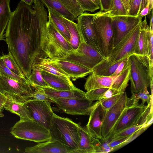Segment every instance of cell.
Segmentation results:
<instances>
[{"mask_svg": "<svg viewBox=\"0 0 153 153\" xmlns=\"http://www.w3.org/2000/svg\"><path fill=\"white\" fill-rule=\"evenodd\" d=\"M117 76H101L91 73L86 79L85 89L88 91L95 89L110 88Z\"/></svg>", "mask_w": 153, "mask_h": 153, "instance_id": "obj_22", "label": "cell"}, {"mask_svg": "<svg viewBox=\"0 0 153 153\" xmlns=\"http://www.w3.org/2000/svg\"><path fill=\"white\" fill-rule=\"evenodd\" d=\"M149 2V10L151 12V11L153 10V0H147V1ZM147 3V2H146Z\"/></svg>", "mask_w": 153, "mask_h": 153, "instance_id": "obj_56", "label": "cell"}, {"mask_svg": "<svg viewBox=\"0 0 153 153\" xmlns=\"http://www.w3.org/2000/svg\"><path fill=\"white\" fill-rule=\"evenodd\" d=\"M31 87L30 84L19 82L0 74V92L14 101L24 104L32 99L34 90Z\"/></svg>", "mask_w": 153, "mask_h": 153, "instance_id": "obj_9", "label": "cell"}, {"mask_svg": "<svg viewBox=\"0 0 153 153\" xmlns=\"http://www.w3.org/2000/svg\"><path fill=\"white\" fill-rule=\"evenodd\" d=\"M140 26L139 35L136 44L134 53L148 56L150 31L149 26L147 25L146 17L143 21H142L140 23Z\"/></svg>", "mask_w": 153, "mask_h": 153, "instance_id": "obj_20", "label": "cell"}, {"mask_svg": "<svg viewBox=\"0 0 153 153\" xmlns=\"http://www.w3.org/2000/svg\"><path fill=\"white\" fill-rule=\"evenodd\" d=\"M111 17L113 33V47L129 31L140 24L142 21V18L138 16H134L129 15Z\"/></svg>", "mask_w": 153, "mask_h": 153, "instance_id": "obj_13", "label": "cell"}, {"mask_svg": "<svg viewBox=\"0 0 153 153\" xmlns=\"http://www.w3.org/2000/svg\"><path fill=\"white\" fill-rule=\"evenodd\" d=\"M1 57L5 65L13 72L22 77L26 78L10 52L7 55L3 54Z\"/></svg>", "mask_w": 153, "mask_h": 153, "instance_id": "obj_34", "label": "cell"}, {"mask_svg": "<svg viewBox=\"0 0 153 153\" xmlns=\"http://www.w3.org/2000/svg\"><path fill=\"white\" fill-rule=\"evenodd\" d=\"M109 88H104L91 90L85 93L86 96L92 101L100 100L104 93Z\"/></svg>", "mask_w": 153, "mask_h": 153, "instance_id": "obj_39", "label": "cell"}, {"mask_svg": "<svg viewBox=\"0 0 153 153\" xmlns=\"http://www.w3.org/2000/svg\"><path fill=\"white\" fill-rule=\"evenodd\" d=\"M26 153H74L73 152L56 140H50L39 143L32 147H27Z\"/></svg>", "mask_w": 153, "mask_h": 153, "instance_id": "obj_18", "label": "cell"}, {"mask_svg": "<svg viewBox=\"0 0 153 153\" xmlns=\"http://www.w3.org/2000/svg\"><path fill=\"white\" fill-rule=\"evenodd\" d=\"M130 64L129 80L132 94L149 92L147 88L153 80V66L147 55L134 53L128 57Z\"/></svg>", "mask_w": 153, "mask_h": 153, "instance_id": "obj_2", "label": "cell"}, {"mask_svg": "<svg viewBox=\"0 0 153 153\" xmlns=\"http://www.w3.org/2000/svg\"><path fill=\"white\" fill-rule=\"evenodd\" d=\"M136 99L139 100H142L141 105H143L145 102L147 103V105L150 104L153 102V95H150L149 92H140L137 94L132 95Z\"/></svg>", "mask_w": 153, "mask_h": 153, "instance_id": "obj_43", "label": "cell"}, {"mask_svg": "<svg viewBox=\"0 0 153 153\" xmlns=\"http://www.w3.org/2000/svg\"><path fill=\"white\" fill-rule=\"evenodd\" d=\"M47 59L50 62L64 71L73 81L83 78L92 73L91 69L71 62L53 59L49 58Z\"/></svg>", "mask_w": 153, "mask_h": 153, "instance_id": "obj_17", "label": "cell"}, {"mask_svg": "<svg viewBox=\"0 0 153 153\" xmlns=\"http://www.w3.org/2000/svg\"><path fill=\"white\" fill-rule=\"evenodd\" d=\"M151 12H150L149 10V3L147 1L145 7L140 11L138 16L142 18L148 14H149Z\"/></svg>", "mask_w": 153, "mask_h": 153, "instance_id": "obj_52", "label": "cell"}, {"mask_svg": "<svg viewBox=\"0 0 153 153\" xmlns=\"http://www.w3.org/2000/svg\"><path fill=\"white\" fill-rule=\"evenodd\" d=\"M85 11L94 12L100 8V7L91 0H77Z\"/></svg>", "mask_w": 153, "mask_h": 153, "instance_id": "obj_42", "label": "cell"}, {"mask_svg": "<svg viewBox=\"0 0 153 153\" xmlns=\"http://www.w3.org/2000/svg\"><path fill=\"white\" fill-rule=\"evenodd\" d=\"M144 126H146V125L132 126L116 133L110 139H108L110 141L114 139L129 136Z\"/></svg>", "mask_w": 153, "mask_h": 153, "instance_id": "obj_37", "label": "cell"}, {"mask_svg": "<svg viewBox=\"0 0 153 153\" xmlns=\"http://www.w3.org/2000/svg\"><path fill=\"white\" fill-rule=\"evenodd\" d=\"M151 13L149 14H150V30H153V10H152L151 11Z\"/></svg>", "mask_w": 153, "mask_h": 153, "instance_id": "obj_54", "label": "cell"}, {"mask_svg": "<svg viewBox=\"0 0 153 153\" xmlns=\"http://www.w3.org/2000/svg\"><path fill=\"white\" fill-rule=\"evenodd\" d=\"M40 72L42 78L51 88L58 91L69 90L76 88L71 80L43 71Z\"/></svg>", "mask_w": 153, "mask_h": 153, "instance_id": "obj_21", "label": "cell"}, {"mask_svg": "<svg viewBox=\"0 0 153 153\" xmlns=\"http://www.w3.org/2000/svg\"><path fill=\"white\" fill-rule=\"evenodd\" d=\"M123 60L113 63L105 58L92 68V73L97 75L111 76Z\"/></svg>", "mask_w": 153, "mask_h": 153, "instance_id": "obj_25", "label": "cell"}, {"mask_svg": "<svg viewBox=\"0 0 153 153\" xmlns=\"http://www.w3.org/2000/svg\"><path fill=\"white\" fill-rule=\"evenodd\" d=\"M28 80L30 85L33 88L35 86L42 88H50L42 78L40 70L35 66H33L31 73Z\"/></svg>", "mask_w": 153, "mask_h": 153, "instance_id": "obj_33", "label": "cell"}, {"mask_svg": "<svg viewBox=\"0 0 153 153\" xmlns=\"http://www.w3.org/2000/svg\"><path fill=\"white\" fill-rule=\"evenodd\" d=\"M78 130L79 141L77 153H96L100 143L99 139L92 137L86 128L80 125Z\"/></svg>", "mask_w": 153, "mask_h": 153, "instance_id": "obj_19", "label": "cell"}, {"mask_svg": "<svg viewBox=\"0 0 153 153\" xmlns=\"http://www.w3.org/2000/svg\"><path fill=\"white\" fill-rule=\"evenodd\" d=\"M147 1V0H142L141 3V6H140V12L145 7Z\"/></svg>", "mask_w": 153, "mask_h": 153, "instance_id": "obj_57", "label": "cell"}, {"mask_svg": "<svg viewBox=\"0 0 153 153\" xmlns=\"http://www.w3.org/2000/svg\"><path fill=\"white\" fill-rule=\"evenodd\" d=\"M105 111L98 100L94 103L89 115L86 129L89 134L95 138L103 139L102 135V126Z\"/></svg>", "mask_w": 153, "mask_h": 153, "instance_id": "obj_15", "label": "cell"}, {"mask_svg": "<svg viewBox=\"0 0 153 153\" xmlns=\"http://www.w3.org/2000/svg\"><path fill=\"white\" fill-rule=\"evenodd\" d=\"M107 15L112 17L128 15V13L121 0H111Z\"/></svg>", "mask_w": 153, "mask_h": 153, "instance_id": "obj_32", "label": "cell"}, {"mask_svg": "<svg viewBox=\"0 0 153 153\" xmlns=\"http://www.w3.org/2000/svg\"><path fill=\"white\" fill-rule=\"evenodd\" d=\"M130 69V64L128 59L122 71L117 75L110 88L116 90L120 93L125 92L129 80Z\"/></svg>", "mask_w": 153, "mask_h": 153, "instance_id": "obj_24", "label": "cell"}, {"mask_svg": "<svg viewBox=\"0 0 153 153\" xmlns=\"http://www.w3.org/2000/svg\"><path fill=\"white\" fill-rule=\"evenodd\" d=\"M128 58H125L122 60L111 76H116L118 75L120 73L126 64Z\"/></svg>", "mask_w": 153, "mask_h": 153, "instance_id": "obj_48", "label": "cell"}, {"mask_svg": "<svg viewBox=\"0 0 153 153\" xmlns=\"http://www.w3.org/2000/svg\"><path fill=\"white\" fill-rule=\"evenodd\" d=\"M51 102L32 99L24 105L33 120L49 130L54 113Z\"/></svg>", "mask_w": 153, "mask_h": 153, "instance_id": "obj_11", "label": "cell"}, {"mask_svg": "<svg viewBox=\"0 0 153 153\" xmlns=\"http://www.w3.org/2000/svg\"><path fill=\"white\" fill-rule=\"evenodd\" d=\"M93 16L86 12L82 13L77 18V27L86 43L101 53L92 22Z\"/></svg>", "mask_w": 153, "mask_h": 153, "instance_id": "obj_16", "label": "cell"}, {"mask_svg": "<svg viewBox=\"0 0 153 153\" xmlns=\"http://www.w3.org/2000/svg\"><path fill=\"white\" fill-rule=\"evenodd\" d=\"M139 100L132 95L128 98L124 92L116 103L106 111L102 126V135L106 138L111 131L118 120L129 107L138 103Z\"/></svg>", "mask_w": 153, "mask_h": 153, "instance_id": "obj_8", "label": "cell"}, {"mask_svg": "<svg viewBox=\"0 0 153 153\" xmlns=\"http://www.w3.org/2000/svg\"><path fill=\"white\" fill-rule=\"evenodd\" d=\"M79 32L80 41L78 48L65 58L61 60L71 62L92 70L105 58L100 52L87 43L81 33L79 31Z\"/></svg>", "mask_w": 153, "mask_h": 153, "instance_id": "obj_7", "label": "cell"}, {"mask_svg": "<svg viewBox=\"0 0 153 153\" xmlns=\"http://www.w3.org/2000/svg\"><path fill=\"white\" fill-rule=\"evenodd\" d=\"M120 93H119L116 90L111 88H109L104 93L101 99L108 98Z\"/></svg>", "mask_w": 153, "mask_h": 153, "instance_id": "obj_50", "label": "cell"}, {"mask_svg": "<svg viewBox=\"0 0 153 153\" xmlns=\"http://www.w3.org/2000/svg\"><path fill=\"white\" fill-rule=\"evenodd\" d=\"M131 135L112 140L109 141V145L111 148H113V151L115 150L118 146L125 142Z\"/></svg>", "mask_w": 153, "mask_h": 153, "instance_id": "obj_46", "label": "cell"}, {"mask_svg": "<svg viewBox=\"0 0 153 153\" xmlns=\"http://www.w3.org/2000/svg\"><path fill=\"white\" fill-rule=\"evenodd\" d=\"M50 99L64 113L72 115H89L94 103L87 97Z\"/></svg>", "mask_w": 153, "mask_h": 153, "instance_id": "obj_12", "label": "cell"}, {"mask_svg": "<svg viewBox=\"0 0 153 153\" xmlns=\"http://www.w3.org/2000/svg\"><path fill=\"white\" fill-rule=\"evenodd\" d=\"M47 9L48 13V17L51 19L61 34L69 42L70 35L65 24L61 18V15L50 8Z\"/></svg>", "mask_w": 153, "mask_h": 153, "instance_id": "obj_30", "label": "cell"}, {"mask_svg": "<svg viewBox=\"0 0 153 153\" xmlns=\"http://www.w3.org/2000/svg\"><path fill=\"white\" fill-rule=\"evenodd\" d=\"M0 74L19 82L30 84L29 80L26 78L22 77L15 74L7 67L4 63L0 56Z\"/></svg>", "mask_w": 153, "mask_h": 153, "instance_id": "obj_35", "label": "cell"}, {"mask_svg": "<svg viewBox=\"0 0 153 153\" xmlns=\"http://www.w3.org/2000/svg\"><path fill=\"white\" fill-rule=\"evenodd\" d=\"M59 0L68 10L76 17L85 11L77 0Z\"/></svg>", "mask_w": 153, "mask_h": 153, "instance_id": "obj_36", "label": "cell"}, {"mask_svg": "<svg viewBox=\"0 0 153 153\" xmlns=\"http://www.w3.org/2000/svg\"><path fill=\"white\" fill-rule=\"evenodd\" d=\"M10 1L0 0V41H5L4 33L11 15Z\"/></svg>", "mask_w": 153, "mask_h": 153, "instance_id": "obj_27", "label": "cell"}, {"mask_svg": "<svg viewBox=\"0 0 153 153\" xmlns=\"http://www.w3.org/2000/svg\"><path fill=\"white\" fill-rule=\"evenodd\" d=\"M148 127L144 126L138 130L134 134L131 135L125 142L118 146L116 148V149L120 148L130 143L143 133Z\"/></svg>", "mask_w": 153, "mask_h": 153, "instance_id": "obj_45", "label": "cell"}, {"mask_svg": "<svg viewBox=\"0 0 153 153\" xmlns=\"http://www.w3.org/2000/svg\"><path fill=\"white\" fill-rule=\"evenodd\" d=\"M79 125L70 119L54 113L49 129L51 140H56L77 153L79 147Z\"/></svg>", "mask_w": 153, "mask_h": 153, "instance_id": "obj_4", "label": "cell"}, {"mask_svg": "<svg viewBox=\"0 0 153 153\" xmlns=\"http://www.w3.org/2000/svg\"><path fill=\"white\" fill-rule=\"evenodd\" d=\"M149 39L148 51V56L150 62L153 61V30H150Z\"/></svg>", "mask_w": 153, "mask_h": 153, "instance_id": "obj_47", "label": "cell"}, {"mask_svg": "<svg viewBox=\"0 0 153 153\" xmlns=\"http://www.w3.org/2000/svg\"><path fill=\"white\" fill-rule=\"evenodd\" d=\"M7 99V97L0 92V118L4 116L2 111Z\"/></svg>", "mask_w": 153, "mask_h": 153, "instance_id": "obj_49", "label": "cell"}, {"mask_svg": "<svg viewBox=\"0 0 153 153\" xmlns=\"http://www.w3.org/2000/svg\"><path fill=\"white\" fill-rule=\"evenodd\" d=\"M33 66L36 67L41 71L47 72L68 80H71L70 78L64 71L50 62L47 58L41 59Z\"/></svg>", "mask_w": 153, "mask_h": 153, "instance_id": "obj_29", "label": "cell"}, {"mask_svg": "<svg viewBox=\"0 0 153 153\" xmlns=\"http://www.w3.org/2000/svg\"><path fill=\"white\" fill-rule=\"evenodd\" d=\"M100 143L96 153H108L113 151V148L109 145V141L107 138L100 140Z\"/></svg>", "mask_w": 153, "mask_h": 153, "instance_id": "obj_44", "label": "cell"}, {"mask_svg": "<svg viewBox=\"0 0 153 153\" xmlns=\"http://www.w3.org/2000/svg\"><path fill=\"white\" fill-rule=\"evenodd\" d=\"M48 18L42 38V51L50 59L55 60L64 59L74 50L69 42L57 29L51 19Z\"/></svg>", "mask_w": 153, "mask_h": 153, "instance_id": "obj_3", "label": "cell"}, {"mask_svg": "<svg viewBox=\"0 0 153 153\" xmlns=\"http://www.w3.org/2000/svg\"><path fill=\"white\" fill-rule=\"evenodd\" d=\"M140 24L129 31L113 48L106 58L109 62H119L128 58L134 53L140 32Z\"/></svg>", "mask_w": 153, "mask_h": 153, "instance_id": "obj_10", "label": "cell"}, {"mask_svg": "<svg viewBox=\"0 0 153 153\" xmlns=\"http://www.w3.org/2000/svg\"><path fill=\"white\" fill-rule=\"evenodd\" d=\"M92 22L100 52L107 58L114 45L111 18L100 10L93 14Z\"/></svg>", "mask_w": 153, "mask_h": 153, "instance_id": "obj_5", "label": "cell"}, {"mask_svg": "<svg viewBox=\"0 0 153 153\" xmlns=\"http://www.w3.org/2000/svg\"><path fill=\"white\" fill-rule=\"evenodd\" d=\"M42 88L48 97L50 99L80 98L86 97L85 92L76 88L64 91H58L51 88Z\"/></svg>", "mask_w": 153, "mask_h": 153, "instance_id": "obj_23", "label": "cell"}, {"mask_svg": "<svg viewBox=\"0 0 153 153\" xmlns=\"http://www.w3.org/2000/svg\"><path fill=\"white\" fill-rule=\"evenodd\" d=\"M123 92L117 94L108 98L98 100V101L102 108L106 111L116 103Z\"/></svg>", "mask_w": 153, "mask_h": 153, "instance_id": "obj_38", "label": "cell"}, {"mask_svg": "<svg viewBox=\"0 0 153 153\" xmlns=\"http://www.w3.org/2000/svg\"><path fill=\"white\" fill-rule=\"evenodd\" d=\"M100 11H106L108 9L111 0H100Z\"/></svg>", "mask_w": 153, "mask_h": 153, "instance_id": "obj_51", "label": "cell"}, {"mask_svg": "<svg viewBox=\"0 0 153 153\" xmlns=\"http://www.w3.org/2000/svg\"><path fill=\"white\" fill-rule=\"evenodd\" d=\"M146 107L138 103L128 108L105 138L109 139L116 133L132 126H139L140 117Z\"/></svg>", "mask_w": 153, "mask_h": 153, "instance_id": "obj_14", "label": "cell"}, {"mask_svg": "<svg viewBox=\"0 0 153 153\" xmlns=\"http://www.w3.org/2000/svg\"><path fill=\"white\" fill-rule=\"evenodd\" d=\"M35 0H21L20 1L28 5L31 6L33 4V3Z\"/></svg>", "mask_w": 153, "mask_h": 153, "instance_id": "obj_55", "label": "cell"}, {"mask_svg": "<svg viewBox=\"0 0 153 153\" xmlns=\"http://www.w3.org/2000/svg\"><path fill=\"white\" fill-rule=\"evenodd\" d=\"M61 18L65 24L69 32L71 37L69 42L74 51H75L79 46L80 41V36L77 24L61 15Z\"/></svg>", "mask_w": 153, "mask_h": 153, "instance_id": "obj_31", "label": "cell"}, {"mask_svg": "<svg viewBox=\"0 0 153 153\" xmlns=\"http://www.w3.org/2000/svg\"><path fill=\"white\" fill-rule=\"evenodd\" d=\"M24 104L8 98L4 105V108L6 110L18 115L20 118V120H33Z\"/></svg>", "mask_w": 153, "mask_h": 153, "instance_id": "obj_28", "label": "cell"}, {"mask_svg": "<svg viewBox=\"0 0 153 153\" xmlns=\"http://www.w3.org/2000/svg\"><path fill=\"white\" fill-rule=\"evenodd\" d=\"M142 0H131L128 15L137 16L140 12Z\"/></svg>", "mask_w": 153, "mask_h": 153, "instance_id": "obj_41", "label": "cell"}, {"mask_svg": "<svg viewBox=\"0 0 153 153\" xmlns=\"http://www.w3.org/2000/svg\"><path fill=\"white\" fill-rule=\"evenodd\" d=\"M43 5L50 8L65 18L73 21H77V17L70 12L59 0H39Z\"/></svg>", "mask_w": 153, "mask_h": 153, "instance_id": "obj_26", "label": "cell"}, {"mask_svg": "<svg viewBox=\"0 0 153 153\" xmlns=\"http://www.w3.org/2000/svg\"><path fill=\"white\" fill-rule=\"evenodd\" d=\"M33 88L35 89L31 95L32 99L52 102L51 100L48 97L42 87L35 86Z\"/></svg>", "mask_w": 153, "mask_h": 153, "instance_id": "obj_40", "label": "cell"}, {"mask_svg": "<svg viewBox=\"0 0 153 153\" xmlns=\"http://www.w3.org/2000/svg\"><path fill=\"white\" fill-rule=\"evenodd\" d=\"M10 132L17 138L38 143L51 139L48 130L30 120H20L11 128Z\"/></svg>", "mask_w": 153, "mask_h": 153, "instance_id": "obj_6", "label": "cell"}, {"mask_svg": "<svg viewBox=\"0 0 153 153\" xmlns=\"http://www.w3.org/2000/svg\"><path fill=\"white\" fill-rule=\"evenodd\" d=\"M131 0H121L128 13L130 5Z\"/></svg>", "mask_w": 153, "mask_h": 153, "instance_id": "obj_53", "label": "cell"}, {"mask_svg": "<svg viewBox=\"0 0 153 153\" xmlns=\"http://www.w3.org/2000/svg\"><path fill=\"white\" fill-rule=\"evenodd\" d=\"M32 6L20 1L12 12L4 34L8 50L28 79L33 66L48 58L42 51V41L48 16L39 0Z\"/></svg>", "mask_w": 153, "mask_h": 153, "instance_id": "obj_1", "label": "cell"}]
</instances>
